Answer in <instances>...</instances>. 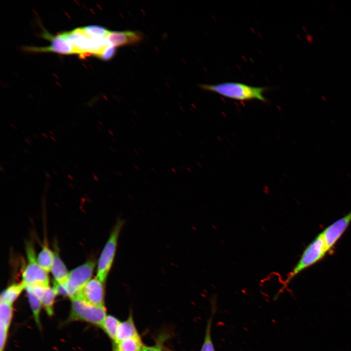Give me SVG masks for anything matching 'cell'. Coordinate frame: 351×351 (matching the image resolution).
Wrapping results in <instances>:
<instances>
[{
    "label": "cell",
    "mask_w": 351,
    "mask_h": 351,
    "mask_svg": "<svg viewBox=\"0 0 351 351\" xmlns=\"http://www.w3.org/2000/svg\"><path fill=\"white\" fill-rule=\"evenodd\" d=\"M141 351H163L162 347L160 345H155L153 346H143Z\"/></svg>",
    "instance_id": "cb8c5ba5"
},
{
    "label": "cell",
    "mask_w": 351,
    "mask_h": 351,
    "mask_svg": "<svg viewBox=\"0 0 351 351\" xmlns=\"http://www.w3.org/2000/svg\"><path fill=\"white\" fill-rule=\"evenodd\" d=\"M96 264L94 260H90L71 271L65 284L59 285L55 283L54 288L58 294L65 295L71 299L77 297L91 279Z\"/></svg>",
    "instance_id": "3957f363"
},
{
    "label": "cell",
    "mask_w": 351,
    "mask_h": 351,
    "mask_svg": "<svg viewBox=\"0 0 351 351\" xmlns=\"http://www.w3.org/2000/svg\"><path fill=\"white\" fill-rule=\"evenodd\" d=\"M109 43L120 47L140 42L142 39L141 33L137 31H113L107 37Z\"/></svg>",
    "instance_id": "30bf717a"
},
{
    "label": "cell",
    "mask_w": 351,
    "mask_h": 351,
    "mask_svg": "<svg viewBox=\"0 0 351 351\" xmlns=\"http://www.w3.org/2000/svg\"><path fill=\"white\" fill-rule=\"evenodd\" d=\"M54 256V252L52 251L47 244H45L37 257L38 264L47 273L51 271Z\"/></svg>",
    "instance_id": "9a60e30c"
},
{
    "label": "cell",
    "mask_w": 351,
    "mask_h": 351,
    "mask_svg": "<svg viewBox=\"0 0 351 351\" xmlns=\"http://www.w3.org/2000/svg\"><path fill=\"white\" fill-rule=\"evenodd\" d=\"M12 316V305L0 302V323L9 328Z\"/></svg>",
    "instance_id": "d6986e66"
},
{
    "label": "cell",
    "mask_w": 351,
    "mask_h": 351,
    "mask_svg": "<svg viewBox=\"0 0 351 351\" xmlns=\"http://www.w3.org/2000/svg\"><path fill=\"white\" fill-rule=\"evenodd\" d=\"M43 37L51 41L47 47H26L25 50L32 52H54L62 54H75L73 47L60 34L53 36L45 32Z\"/></svg>",
    "instance_id": "9c48e42d"
},
{
    "label": "cell",
    "mask_w": 351,
    "mask_h": 351,
    "mask_svg": "<svg viewBox=\"0 0 351 351\" xmlns=\"http://www.w3.org/2000/svg\"><path fill=\"white\" fill-rule=\"evenodd\" d=\"M322 232L309 244L292 270L288 274L282 286L277 292L278 296L290 282L304 270L317 263L329 253Z\"/></svg>",
    "instance_id": "6da1fadb"
},
{
    "label": "cell",
    "mask_w": 351,
    "mask_h": 351,
    "mask_svg": "<svg viewBox=\"0 0 351 351\" xmlns=\"http://www.w3.org/2000/svg\"><path fill=\"white\" fill-rule=\"evenodd\" d=\"M81 28L85 34L91 37L107 38L111 32L104 27L98 25H90Z\"/></svg>",
    "instance_id": "ffe728a7"
},
{
    "label": "cell",
    "mask_w": 351,
    "mask_h": 351,
    "mask_svg": "<svg viewBox=\"0 0 351 351\" xmlns=\"http://www.w3.org/2000/svg\"><path fill=\"white\" fill-rule=\"evenodd\" d=\"M115 53L116 47L109 44L103 50L98 58L104 60H108L112 58Z\"/></svg>",
    "instance_id": "7402d4cb"
},
{
    "label": "cell",
    "mask_w": 351,
    "mask_h": 351,
    "mask_svg": "<svg viewBox=\"0 0 351 351\" xmlns=\"http://www.w3.org/2000/svg\"><path fill=\"white\" fill-rule=\"evenodd\" d=\"M351 223V210L322 231L329 252H332Z\"/></svg>",
    "instance_id": "52a82bcc"
},
{
    "label": "cell",
    "mask_w": 351,
    "mask_h": 351,
    "mask_svg": "<svg viewBox=\"0 0 351 351\" xmlns=\"http://www.w3.org/2000/svg\"><path fill=\"white\" fill-rule=\"evenodd\" d=\"M26 252L27 264L22 273L21 282L25 287L34 285L49 286L48 273L38 264L34 245L32 242L27 243Z\"/></svg>",
    "instance_id": "5b68a950"
},
{
    "label": "cell",
    "mask_w": 351,
    "mask_h": 351,
    "mask_svg": "<svg viewBox=\"0 0 351 351\" xmlns=\"http://www.w3.org/2000/svg\"><path fill=\"white\" fill-rule=\"evenodd\" d=\"M8 328L6 326L0 323V351H3L7 339Z\"/></svg>",
    "instance_id": "603a6c76"
},
{
    "label": "cell",
    "mask_w": 351,
    "mask_h": 351,
    "mask_svg": "<svg viewBox=\"0 0 351 351\" xmlns=\"http://www.w3.org/2000/svg\"><path fill=\"white\" fill-rule=\"evenodd\" d=\"M55 256L51 269L56 284L64 285L67 282L69 272L61 259L58 251L54 252Z\"/></svg>",
    "instance_id": "8fae6325"
},
{
    "label": "cell",
    "mask_w": 351,
    "mask_h": 351,
    "mask_svg": "<svg viewBox=\"0 0 351 351\" xmlns=\"http://www.w3.org/2000/svg\"><path fill=\"white\" fill-rule=\"evenodd\" d=\"M203 90L218 94L223 97L240 100L257 99L266 101L263 93L267 89L265 87H254L244 83L227 82L217 84H200Z\"/></svg>",
    "instance_id": "7a4b0ae2"
},
{
    "label": "cell",
    "mask_w": 351,
    "mask_h": 351,
    "mask_svg": "<svg viewBox=\"0 0 351 351\" xmlns=\"http://www.w3.org/2000/svg\"><path fill=\"white\" fill-rule=\"evenodd\" d=\"M71 300V319L81 320L101 327L107 316L104 306L90 304L78 297Z\"/></svg>",
    "instance_id": "8992f818"
},
{
    "label": "cell",
    "mask_w": 351,
    "mask_h": 351,
    "mask_svg": "<svg viewBox=\"0 0 351 351\" xmlns=\"http://www.w3.org/2000/svg\"><path fill=\"white\" fill-rule=\"evenodd\" d=\"M24 289L25 285L22 282L10 285L1 292L0 302L12 305Z\"/></svg>",
    "instance_id": "5bb4252c"
},
{
    "label": "cell",
    "mask_w": 351,
    "mask_h": 351,
    "mask_svg": "<svg viewBox=\"0 0 351 351\" xmlns=\"http://www.w3.org/2000/svg\"><path fill=\"white\" fill-rule=\"evenodd\" d=\"M212 315L207 321L205 337L200 351H215L211 336Z\"/></svg>",
    "instance_id": "44dd1931"
},
{
    "label": "cell",
    "mask_w": 351,
    "mask_h": 351,
    "mask_svg": "<svg viewBox=\"0 0 351 351\" xmlns=\"http://www.w3.org/2000/svg\"><path fill=\"white\" fill-rule=\"evenodd\" d=\"M162 347L163 350L164 351H173L171 350L170 349L166 348V347H164L163 346H162Z\"/></svg>",
    "instance_id": "d4e9b609"
},
{
    "label": "cell",
    "mask_w": 351,
    "mask_h": 351,
    "mask_svg": "<svg viewBox=\"0 0 351 351\" xmlns=\"http://www.w3.org/2000/svg\"><path fill=\"white\" fill-rule=\"evenodd\" d=\"M143 346L138 336L115 343L113 351H141Z\"/></svg>",
    "instance_id": "4fadbf2b"
},
{
    "label": "cell",
    "mask_w": 351,
    "mask_h": 351,
    "mask_svg": "<svg viewBox=\"0 0 351 351\" xmlns=\"http://www.w3.org/2000/svg\"><path fill=\"white\" fill-rule=\"evenodd\" d=\"M139 336L135 326L133 316L130 313L128 318L120 322L117 328L115 343L121 340Z\"/></svg>",
    "instance_id": "7c38bea8"
},
{
    "label": "cell",
    "mask_w": 351,
    "mask_h": 351,
    "mask_svg": "<svg viewBox=\"0 0 351 351\" xmlns=\"http://www.w3.org/2000/svg\"><path fill=\"white\" fill-rule=\"evenodd\" d=\"M120 321L112 315H107L104 319L101 327L109 337L115 340L117 328Z\"/></svg>",
    "instance_id": "2e32d148"
},
{
    "label": "cell",
    "mask_w": 351,
    "mask_h": 351,
    "mask_svg": "<svg viewBox=\"0 0 351 351\" xmlns=\"http://www.w3.org/2000/svg\"><path fill=\"white\" fill-rule=\"evenodd\" d=\"M57 294L58 293L54 287L52 288L49 287L46 290L42 298V304L49 315H52L53 313V304Z\"/></svg>",
    "instance_id": "e0dca14e"
},
{
    "label": "cell",
    "mask_w": 351,
    "mask_h": 351,
    "mask_svg": "<svg viewBox=\"0 0 351 351\" xmlns=\"http://www.w3.org/2000/svg\"><path fill=\"white\" fill-rule=\"evenodd\" d=\"M29 302L35 319L38 324H39V312L42 302L29 289L25 288Z\"/></svg>",
    "instance_id": "ac0fdd59"
},
{
    "label": "cell",
    "mask_w": 351,
    "mask_h": 351,
    "mask_svg": "<svg viewBox=\"0 0 351 351\" xmlns=\"http://www.w3.org/2000/svg\"><path fill=\"white\" fill-rule=\"evenodd\" d=\"M124 223L122 219L117 220L98 260L97 277L104 284L114 262L118 239Z\"/></svg>",
    "instance_id": "277c9868"
},
{
    "label": "cell",
    "mask_w": 351,
    "mask_h": 351,
    "mask_svg": "<svg viewBox=\"0 0 351 351\" xmlns=\"http://www.w3.org/2000/svg\"><path fill=\"white\" fill-rule=\"evenodd\" d=\"M104 283L96 277L91 279L76 297L92 305L104 306Z\"/></svg>",
    "instance_id": "ba28073f"
}]
</instances>
